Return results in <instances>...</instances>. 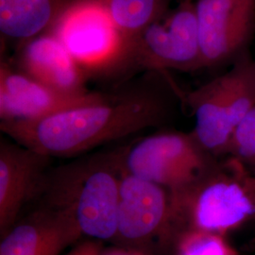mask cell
Masks as SVG:
<instances>
[{
  "mask_svg": "<svg viewBox=\"0 0 255 255\" xmlns=\"http://www.w3.org/2000/svg\"><path fill=\"white\" fill-rule=\"evenodd\" d=\"M97 1H99L109 12L111 18L113 19L124 41L126 49L128 44L131 41V39L138 34L146 25L153 22L156 19L160 18L170 9L169 4L171 0Z\"/></svg>",
  "mask_w": 255,
  "mask_h": 255,
  "instance_id": "cell-15",
  "label": "cell"
},
{
  "mask_svg": "<svg viewBox=\"0 0 255 255\" xmlns=\"http://www.w3.org/2000/svg\"><path fill=\"white\" fill-rule=\"evenodd\" d=\"M175 89L167 72L150 71L108 92L32 121L0 122L14 142L48 157H71L164 123Z\"/></svg>",
  "mask_w": 255,
  "mask_h": 255,
  "instance_id": "cell-1",
  "label": "cell"
},
{
  "mask_svg": "<svg viewBox=\"0 0 255 255\" xmlns=\"http://www.w3.org/2000/svg\"><path fill=\"white\" fill-rule=\"evenodd\" d=\"M73 0H0L1 49L49 30Z\"/></svg>",
  "mask_w": 255,
  "mask_h": 255,
  "instance_id": "cell-14",
  "label": "cell"
},
{
  "mask_svg": "<svg viewBox=\"0 0 255 255\" xmlns=\"http://www.w3.org/2000/svg\"><path fill=\"white\" fill-rule=\"evenodd\" d=\"M128 172L154 182L168 191H182L216 165L191 133L159 132L146 137L122 153Z\"/></svg>",
  "mask_w": 255,
  "mask_h": 255,
  "instance_id": "cell-8",
  "label": "cell"
},
{
  "mask_svg": "<svg viewBox=\"0 0 255 255\" xmlns=\"http://www.w3.org/2000/svg\"><path fill=\"white\" fill-rule=\"evenodd\" d=\"M184 101L195 117L192 134L210 154H226L237 124L255 107V60L250 51L228 72L188 93Z\"/></svg>",
  "mask_w": 255,
  "mask_h": 255,
  "instance_id": "cell-4",
  "label": "cell"
},
{
  "mask_svg": "<svg viewBox=\"0 0 255 255\" xmlns=\"http://www.w3.org/2000/svg\"><path fill=\"white\" fill-rule=\"evenodd\" d=\"M203 68L195 0H182L131 39L117 77L139 71L191 72Z\"/></svg>",
  "mask_w": 255,
  "mask_h": 255,
  "instance_id": "cell-5",
  "label": "cell"
},
{
  "mask_svg": "<svg viewBox=\"0 0 255 255\" xmlns=\"http://www.w3.org/2000/svg\"><path fill=\"white\" fill-rule=\"evenodd\" d=\"M170 195L179 233L196 229L226 237L255 220V175L230 156L187 188Z\"/></svg>",
  "mask_w": 255,
  "mask_h": 255,
  "instance_id": "cell-3",
  "label": "cell"
},
{
  "mask_svg": "<svg viewBox=\"0 0 255 255\" xmlns=\"http://www.w3.org/2000/svg\"><path fill=\"white\" fill-rule=\"evenodd\" d=\"M48 156L18 143L0 145V236L19 219L26 203L42 194L46 184Z\"/></svg>",
  "mask_w": 255,
  "mask_h": 255,
  "instance_id": "cell-10",
  "label": "cell"
},
{
  "mask_svg": "<svg viewBox=\"0 0 255 255\" xmlns=\"http://www.w3.org/2000/svg\"><path fill=\"white\" fill-rule=\"evenodd\" d=\"M101 255H147L144 252L138 251L135 249H129L126 247L116 246L112 247L109 249L103 250Z\"/></svg>",
  "mask_w": 255,
  "mask_h": 255,
  "instance_id": "cell-18",
  "label": "cell"
},
{
  "mask_svg": "<svg viewBox=\"0 0 255 255\" xmlns=\"http://www.w3.org/2000/svg\"><path fill=\"white\" fill-rule=\"evenodd\" d=\"M179 234L170 192L128 172L123 166L115 243L153 255L171 250Z\"/></svg>",
  "mask_w": 255,
  "mask_h": 255,
  "instance_id": "cell-6",
  "label": "cell"
},
{
  "mask_svg": "<svg viewBox=\"0 0 255 255\" xmlns=\"http://www.w3.org/2000/svg\"><path fill=\"white\" fill-rule=\"evenodd\" d=\"M202 68L234 63L255 34V0H195Z\"/></svg>",
  "mask_w": 255,
  "mask_h": 255,
  "instance_id": "cell-9",
  "label": "cell"
},
{
  "mask_svg": "<svg viewBox=\"0 0 255 255\" xmlns=\"http://www.w3.org/2000/svg\"><path fill=\"white\" fill-rule=\"evenodd\" d=\"M90 78H116L125 49L109 12L97 0H73L49 30Z\"/></svg>",
  "mask_w": 255,
  "mask_h": 255,
  "instance_id": "cell-7",
  "label": "cell"
},
{
  "mask_svg": "<svg viewBox=\"0 0 255 255\" xmlns=\"http://www.w3.org/2000/svg\"><path fill=\"white\" fill-rule=\"evenodd\" d=\"M225 155L237 159L255 175V107L235 128Z\"/></svg>",
  "mask_w": 255,
  "mask_h": 255,
  "instance_id": "cell-17",
  "label": "cell"
},
{
  "mask_svg": "<svg viewBox=\"0 0 255 255\" xmlns=\"http://www.w3.org/2000/svg\"><path fill=\"white\" fill-rule=\"evenodd\" d=\"M171 251L172 255H238L225 236L196 229L182 231Z\"/></svg>",
  "mask_w": 255,
  "mask_h": 255,
  "instance_id": "cell-16",
  "label": "cell"
},
{
  "mask_svg": "<svg viewBox=\"0 0 255 255\" xmlns=\"http://www.w3.org/2000/svg\"><path fill=\"white\" fill-rule=\"evenodd\" d=\"M85 95L57 91L23 73L11 60L1 56L0 119L1 122L32 121L75 106L90 99Z\"/></svg>",
  "mask_w": 255,
  "mask_h": 255,
  "instance_id": "cell-11",
  "label": "cell"
},
{
  "mask_svg": "<svg viewBox=\"0 0 255 255\" xmlns=\"http://www.w3.org/2000/svg\"><path fill=\"white\" fill-rule=\"evenodd\" d=\"M14 52L12 64L38 82L68 95L89 93L85 86L88 75L52 32L28 39Z\"/></svg>",
  "mask_w": 255,
  "mask_h": 255,
  "instance_id": "cell-12",
  "label": "cell"
},
{
  "mask_svg": "<svg viewBox=\"0 0 255 255\" xmlns=\"http://www.w3.org/2000/svg\"><path fill=\"white\" fill-rule=\"evenodd\" d=\"M82 237L72 219L44 205L1 237L0 255H61Z\"/></svg>",
  "mask_w": 255,
  "mask_h": 255,
  "instance_id": "cell-13",
  "label": "cell"
},
{
  "mask_svg": "<svg viewBox=\"0 0 255 255\" xmlns=\"http://www.w3.org/2000/svg\"><path fill=\"white\" fill-rule=\"evenodd\" d=\"M179 1H182V0H179Z\"/></svg>",
  "mask_w": 255,
  "mask_h": 255,
  "instance_id": "cell-19",
  "label": "cell"
},
{
  "mask_svg": "<svg viewBox=\"0 0 255 255\" xmlns=\"http://www.w3.org/2000/svg\"><path fill=\"white\" fill-rule=\"evenodd\" d=\"M122 153L93 155L47 174L45 206L69 219L82 236L115 242L118 235Z\"/></svg>",
  "mask_w": 255,
  "mask_h": 255,
  "instance_id": "cell-2",
  "label": "cell"
}]
</instances>
